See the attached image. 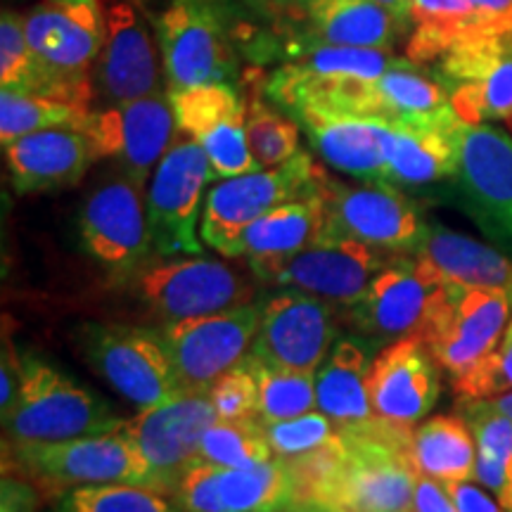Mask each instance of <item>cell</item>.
<instances>
[{
    "instance_id": "6da1fadb",
    "label": "cell",
    "mask_w": 512,
    "mask_h": 512,
    "mask_svg": "<svg viewBox=\"0 0 512 512\" xmlns=\"http://www.w3.org/2000/svg\"><path fill=\"white\" fill-rule=\"evenodd\" d=\"M413 427L375 418L342 427L335 444L290 460L297 501L344 512H415L420 472L411 458Z\"/></svg>"
},
{
    "instance_id": "7a4b0ae2",
    "label": "cell",
    "mask_w": 512,
    "mask_h": 512,
    "mask_svg": "<svg viewBox=\"0 0 512 512\" xmlns=\"http://www.w3.org/2000/svg\"><path fill=\"white\" fill-rule=\"evenodd\" d=\"M24 31L38 67L36 95L91 107L105 43L102 0H38L24 12Z\"/></svg>"
},
{
    "instance_id": "3957f363",
    "label": "cell",
    "mask_w": 512,
    "mask_h": 512,
    "mask_svg": "<svg viewBox=\"0 0 512 512\" xmlns=\"http://www.w3.org/2000/svg\"><path fill=\"white\" fill-rule=\"evenodd\" d=\"M19 375L17 401L3 415L5 441L10 444H53L110 434L126 420L98 392L34 351L19 354Z\"/></svg>"
},
{
    "instance_id": "277c9868",
    "label": "cell",
    "mask_w": 512,
    "mask_h": 512,
    "mask_svg": "<svg viewBox=\"0 0 512 512\" xmlns=\"http://www.w3.org/2000/svg\"><path fill=\"white\" fill-rule=\"evenodd\" d=\"M3 458V472L29 479L43 498H55V501L76 486L91 484H136L159 491L155 470L143 453L119 432L53 441V444L5 441Z\"/></svg>"
},
{
    "instance_id": "5b68a950",
    "label": "cell",
    "mask_w": 512,
    "mask_h": 512,
    "mask_svg": "<svg viewBox=\"0 0 512 512\" xmlns=\"http://www.w3.org/2000/svg\"><path fill=\"white\" fill-rule=\"evenodd\" d=\"M155 31L166 91L238 79V12L230 0H166Z\"/></svg>"
},
{
    "instance_id": "8992f818",
    "label": "cell",
    "mask_w": 512,
    "mask_h": 512,
    "mask_svg": "<svg viewBox=\"0 0 512 512\" xmlns=\"http://www.w3.org/2000/svg\"><path fill=\"white\" fill-rule=\"evenodd\" d=\"M328 178V171L304 150L273 169L223 178L207 192L204 202L200 230L204 245L235 259L242 233L256 219L280 204L320 192Z\"/></svg>"
},
{
    "instance_id": "52a82bcc",
    "label": "cell",
    "mask_w": 512,
    "mask_h": 512,
    "mask_svg": "<svg viewBox=\"0 0 512 512\" xmlns=\"http://www.w3.org/2000/svg\"><path fill=\"white\" fill-rule=\"evenodd\" d=\"M131 287L159 325L211 316L252 304L256 287L238 268L204 256L147 261L131 275Z\"/></svg>"
},
{
    "instance_id": "ba28073f",
    "label": "cell",
    "mask_w": 512,
    "mask_h": 512,
    "mask_svg": "<svg viewBox=\"0 0 512 512\" xmlns=\"http://www.w3.org/2000/svg\"><path fill=\"white\" fill-rule=\"evenodd\" d=\"M76 347L88 366L138 411L183 394L162 330L83 323L76 330Z\"/></svg>"
},
{
    "instance_id": "9c48e42d",
    "label": "cell",
    "mask_w": 512,
    "mask_h": 512,
    "mask_svg": "<svg viewBox=\"0 0 512 512\" xmlns=\"http://www.w3.org/2000/svg\"><path fill=\"white\" fill-rule=\"evenodd\" d=\"M325 226L318 245L358 242L384 254H413L427 221L411 197L392 183L347 185L328 178Z\"/></svg>"
},
{
    "instance_id": "30bf717a",
    "label": "cell",
    "mask_w": 512,
    "mask_h": 512,
    "mask_svg": "<svg viewBox=\"0 0 512 512\" xmlns=\"http://www.w3.org/2000/svg\"><path fill=\"white\" fill-rule=\"evenodd\" d=\"M79 238L100 268L114 278H131L155 252L143 185L119 169L102 176L81 202Z\"/></svg>"
},
{
    "instance_id": "8fae6325",
    "label": "cell",
    "mask_w": 512,
    "mask_h": 512,
    "mask_svg": "<svg viewBox=\"0 0 512 512\" xmlns=\"http://www.w3.org/2000/svg\"><path fill=\"white\" fill-rule=\"evenodd\" d=\"M211 181L216 178L204 147L192 138H176L147 190V223L157 256L202 254L204 240L197 235V221Z\"/></svg>"
},
{
    "instance_id": "7c38bea8",
    "label": "cell",
    "mask_w": 512,
    "mask_h": 512,
    "mask_svg": "<svg viewBox=\"0 0 512 512\" xmlns=\"http://www.w3.org/2000/svg\"><path fill=\"white\" fill-rule=\"evenodd\" d=\"M392 256L358 242H335L285 256H254L249 259V268L261 283L313 294L344 311L366 294L368 285Z\"/></svg>"
},
{
    "instance_id": "4fadbf2b",
    "label": "cell",
    "mask_w": 512,
    "mask_h": 512,
    "mask_svg": "<svg viewBox=\"0 0 512 512\" xmlns=\"http://www.w3.org/2000/svg\"><path fill=\"white\" fill-rule=\"evenodd\" d=\"M458 155L451 181L460 207L486 238L512 256V138L491 124L463 121Z\"/></svg>"
},
{
    "instance_id": "5bb4252c",
    "label": "cell",
    "mask_w": 512,
    "mask_h": 512,
    "mask_svg": "<svg viewBox=\"0 0 512 512\" xmlns=\"http://www.w3.org/2000/svg\"><path fill=\"white\" fill-rule=\"evenodd\" d=\"M510 313L512 294L444 285L420 337L441 370L458 380L496 349Z\"/></svg>"
},
{
    "instance_id": "9a60e30c",
    "label": "cell",
    "mask_w": 512,
    "mask_h": 512,
    "mask_svg": "<svg viewBox=\"0 0 512 512\" xmlns=\"http://www.w3.org/2000/svg\"><path fill=\"white\" fill-rule=\"evenodd\" d=\"M444 285L418 264L413 254H394L384 264L366 294L354 306L339 311V320L354 335L387 347L396 339L422 335Z\"/></svg>"
},
{
    "instance_id": "2e32d148",
    "label": "cell",
    "mask_w": 512,
    "mask_h": 512,
    "mask_svg": "<svg viewBox=\"0 0 512 512\" xmlns=\"http://www.w3.org/2000/svg\"><path fill=\"white\" fill-rule=\"evenodd\" d=\"M81 133L91 138L100 159H112L114 169L145 188L157 164L176 143L178 126L169 95L157 93L91 110Z\"/></svg>"
},
{
    "instance_id": "e0dca14e",
    "label": "cell",
    "mask_w": 512,
    "mask_h": 512,
    "mask_svg": "<svg viewBox=\"0 0 512 512\" xmlns=\"http://www.w3.org/2000/svg\"><path fill=\"white\" fill-rule=\"evenodd\" d=\"M339 311L325 299L285 290L261 302L259 330L249 354L266 366L292 373H318L335 347Z\"/></svg>"
},
{
    "instance_id": "ac0fdd59",
    "label": "cell",
    "mask_w": 512,
    "mask_h": 512,
    "mask_svg": "<svg viewBox=\"0 0 512 512\" xmlns=\"http://www.w3.org/2000/svg\"><path fill=\"white\" fill-rule=\"evenodd\" d=\"M259 320L261 304H245L233 311L164 325L162 337L181 392H209L226 370L238 366L252 349Z\"/></svg>"
},
{
    "instance_id": "d6986e66",
    "label": "cell",
    "mask_w": 512,
    "mask_h": 512,
    "mask_svg": "<svg viewBox=\"0 0 512 512\" xmlns=\"http://www.w3.org/2000/svg\"><path fill=\"white\" fill-rule=\"evenodd\" d=\"M216 420L219 415L209 392L178 394L176 399L126 418L117 432L143 453L155 470L159 491L174 498L178 482L200 460L204 432Z\"/></svg>"
},
{
    "instance_id": "ffe728a7",
    "label": "cell",
    "mask_w": 512,
    "mask_h": 512,
    "mask_svg": "<svg viewBox=\"0 0 512 512\" xmlns=\"http://www.w3.org/2000/svg\"><path fill=\"white\" fill-rule=\"evenodd\" d=\"M166 95L178 133L204 147L214 178L223 181L261 171L247 143V102L235 83H202Z\"/></svg>"
},
{
    "instance_id": "44dd1931",
    "label": "cell",
    "mask_w": 512,
    "mask_h": 512,
    "mask_svg": "<svg viewBox=\"0 0 512 512\" xmlns=\"http://www.w3.org/2000/svg\"><path fill=\"white\" fill-rule=\"evenodd\" d=\"M105 43L95 64V98L121 105L164 93V62L159 43L131 0H102Z\"/></svg>"
},
{
    "instance_id": "7402d4cb",
    "label": "cell",
    "mask_w": 512,
    "mask_h": 512,
    "mask_svg": "<svg viewBox=\"0 0 512 512\" xmlns=\"http://www.w3.org/2000/svg\"><path fill=\"white\" fill-rule=\"evenodd\" d=\"M434 64V74L465 124L512 117V34L470 38Z\"/></svg>"
},
{
    "instance_id": "603a6c76",
    "label": "cell",
    "mask_w": 512,
    "mask_h": 512,
    "mask_svg": "<svg viewBox=\"0 0 512 512\" xmlns=\"http://www.w3.org/2000/svg\"><path fill=\"white\" fill-rule=\"evenodd\" d=\"M377 418L413 427L425 420L441 396V366L425 339H396L375 356L368 380Z\"/></svg>"
},
{
    "instance_id": "cb8c5ba5",
    "label": "cell",
    "mask_w": 512,
    "mask_h": 512,
    "mask_svg": "<svg viewBox=\"0 0 512 512\" xmlns=\"http://www.w3.org/2000/svg\"><path fill=\"white\" fill-rule=\"evenodd\" d=\"M316 155L330 169L361 183H387L394 145L392 121L358 114L302 110L292 114Z\"/></svg>"
},
{
    "instance_id": "d4e9b609",
    "label": "cell",
    "mask_w": 512,
    "mask_h": 512,
    "mask_svg": "<svg viewBox=\"0 0 512 512\" xmlns=\"http://www.w3.org/2000/svg\"><path fill=\"white\" fill-rule=\"evenodd\" d=\"M3 152L17 195L76 188L100 159L91 138L74 128L29 133L5 145Z\"/></svg>"
},
{
    "instance_id": "484cf974",
    "label": "cell",
    "mask_w": 512,
    "mask_h": 512,
    "mask_svg": "<svg viewBox=\"0 0 512 512\" xmlns=\"http://www.w3.org/2000/svg\"><path fill=\"white\" fill-rule=\"evenodd\" d=\"M413 256L439 285L512 294V256L437 221H427Z\"/></svg>"
},
{
    "instance_id": "4316f807",
    "label": "cell",
    "mask_w": 512,
    "mask_h": 512,
    "mask_svg": "<svg viewBox=\"0 0 512 512\" xmlns=\"http://www.w3.org/2000/svg\"><path fill=\"white\" fill-rule=\"evenodd\" d=\"M453 110L451 95L418 62L399 57L382 76L368 81L358 98V117H375L392 124H425Z\"/></svg>"
},
{
    "instance_id": "83f0119b",
    "label": "cell",
    "mask_w": 512,
    "mask_h": 512,
    "mask_svg": "<svg viewBox=\"0 0 512 512\" xmlns=\"http://www.w3.org/2000/svg\"><path fill=\"white\" fill-rule=\"evenodd\" d=\"M463 119L456 110L425 124H394L387 183L396 188H425L451 181L458 171V128Z\"/></svg>"
},
{
    "instance_id": "f1b7e54d",
    "label": "cell",
    "mask_w": 512,
    "mask_h": 512,
    "mask_svg": "<svg viewBox=\"0 0 512 512\" xmlns=\"http://www.w3.org/2000/svg\"><path fill=\"white\" fill-rule=\"evenodd\" d=\"M313 46L392 50L411 34L394 12L375 0H309L304 10Z\"/></svg>"
},
{
    "instance_id": "f546056e",
    "label": "cell",
    "mask_w": 512,
    "mask_h": 512,
    "mask_svg": "<svg viewBox=\"0 0 512 512\" xmlns=\"http://www.w3.org/2000/svg\"><path fill=\"white\" fill-rule=\"evenodd\" d=\"M375 347L373 339L361 335L339 337L318 368V411L330 415L339 427L363 425L377 418L368 392Z\"/></svg>"
},
{
    "instance_id": "4dcf8cb0",
    "label": "cell",
    "mask_w": 512,
    "mask_h": 512,
    "mask_svg": "<svg viewBox=\"0 0 512 512\" xmlns=\"http://www.w3.org/2000/svg\"><path fill=\"white\" fill-rule=\"evenodd\" d=\"M323 192L325 188L313 192V195L299 197V200L280 204L261 219H256L242 233L235 259H240V256H247V259H254V256H285L318 245L325 226Z\"/></svg>"
},
{
    "instance_id": "1f68e13d",
    "label": "cell",
    "mask_w": 512,
    "mask_h": 512,
    "mask_svg": "<svg viewBox=\"0 0 512 512\" xmlns=\"http://www.w3.org/2000/svg\"><path fill=\"white\" fill-rule=\"evenodd\" d=\"M411 458L420 475L437 482L475 479L477 441L460 415H434L413 430Z\"/></svg>"
},
{
    "instance_id": "d6a6232c",
    "label": "cell",
    "mask_w": 512,
    "mask_h": 512,
    "mask_svg": "<svg viewBox=\"0 0 512 512\" xmlns=\"http://www.w3.org/2000/svg\"><path fill=\"white\" fill-rule=\"evenodd\" d=\"M221 512H275L297 501V479L283 458L252 467H219L216 475Z\"/></svg>"
},
{
    "instance_id": "836d02e7",
    "label": "cell",
    "mask_w": 512,
    "mask_h": 512,
    "mask_svg": "<svg viewBox=\"0 0 512 512\" xmlns=\"http://www.w3.org/2000/svg\"><path fill=\"white\" fill-rule=\"evenodd\" d=\"M477 19L467 0H411V34L406 57L418 64L439 62L458 43L479 38Z\"/></svg>"
},
{
    "instance_id": "e575fe53",
    "label": "cell",
    "mask_w": 512,
    "mask_h": 512,
    "mask_svg": "<svg viewBox=\"0 0 512 512\" xmlns=\"http://www.w3.org/2000/svg\"><path fill=\"white\" fill-rule=\"evenodd\" d=\"M91 107L72 105L55 98H43L34 93L3 91L0 93V143L10 145L29 133L48 128H74L81 131Z\"/></svg>"
},
{
    "instance_id": "d590c367",
    "label": "cell",
    "mask_w": 512,
    "mask_h": 512,
    "mask_svg": "<svg viewBox=\"0 0 512 512\" xmlns=\"http://www.w3.org/2000/svg\"><path fill=\"white\" fill-rule=\"evenodd\" d=\"M245 361L259 384V420L264 425L316 411V373H292V370L271 368L252 354H247Z\"/></svg>"
},
{
    "instance_id": "8d00e7d4",
    "label": "cell",
    "mask_w": 512,
    "mask_h": 512,
    "mask_svg": "<svg viewBox=\"0 0 512 512\" xmlns=\"http://www.w3.org/2000/svg\"><path fill=\"white\" fill-rule=\"evenodd\" d=\"M273 458L261 420H216L204 432L202 463L216 467H252Z\"/></svg>"
},
{
    "instance_id": "74e56055",
    "label": "cell",
    "mask_w": 512,
    "mask_h": 512,
    "mask_svg": "<svg viewBox=\"0 0 512 512\" xmlns=\"http://www.w3.org/2000/svg\"><path fill=\"white\" fill-rule=\"evenodd\" d=\"M247 143L261 169L280 166L299 152V124L271 102L254 95L247 100Z\"/></svg>"
},
{
    "instance_id": "f35d334b",
    "label": "cell",
    "mask_w": 512,
    "mask_h": 512,
    "mask_svg": "<svg viewBox=\"0 0 512 512\" xmlns=\"http://www.w3.org/2000/svg\"><path fill=\"white\" fill-rule=\"evenodd\" d=\"M53 512H181L169 496L136 484L76 486L57 498Z\"/></svg>"
},
{
    "instance_id": "ab89813d",
    "label": "cell",
    "mask_w": 512,
    "mask_h": 512,
    "mask_svg": "<svg viewBox=\"0 0 512 512\" xmlns=\"http://www.w3.org/2000/svg\"><path fill=\"white\" fill-rule=\"evenodd\" d=\"M266 437L275 458L299 460L335 444L342 437V427L323 411H311L290 420L266 422Z\"/></svg>"
},
{
    "instance_id": "60d3db41",
    "label": "cell",
    "mask_w": 512,
    "mask_h": 512,
    "mask_svg": "<svg viewBox=\"0 0 512 512\" xmlns=\"http://www.w3.org/2000/svg\"><path fill=\"white\" fill-rule=\"evenodd\" d=\"M0 86L3 91L34 95L38 88V67L24 31V15L10 8L0 15Z\"/></svg>"
},
{
    "instance_id": "b9f144b4",
    "label": "cell",
    "mask_w": 512,
    "mask_h": 512,
    "mask_svg": "<svg viewBox=\"0 0 512 512\" xmlns=\"http://www.w3.org/2000/svg\"><path fill=\"white\" fill-rule=\"evenodd\" d=\"M453 392H456L458 401L494 399L498 394L512 392V318L505 325L496 349L482 363H477L470 373L453 380Z\"/></svg>"
},
{
    "instance_id": "7bdbcfd3",
    "label": "cell",
    "mask_w": 512,
    "mask_h": 512,
    "mask_svg": "<svg viewBox=\"0 0 512 512\" xmlns=\"http://www.w3.org/2000/svg\"><path fill=\"white\" fill-rule=\"evenodd\" d=\"M209 399L219 420H259V384L245 358L211 384Z\"/></svg>"
},
{
    "instance_id": "ee69618b",
    "label": "cell",
    "mask_w": 512,
    "mask_h": 512,
    "mask_svg": "<svg viewBox=\"0 0 512 512\" xmlns=\"http://www.w3.org/2000/svg\"><path fill=\"white\" fill-rule=\"evenodd\" d=\"M43 494L29 479L3 472L0 482V512H36Z\"/></svg>"
},
{
    "instance_id": "f6af8a7d",
    "label": "cell",
    "mask_w": 512,
    "mask_h": 512,
    "mask_svg": "<svg viewBox=\"0 0 512 512\" xmlns=\"http://www.w3.org/2000/svg\"><path fill=\"white\" fill-rule=\"evenodd\" d=\"M482 36L512 34V0H467Z\"/></svg>"
},
{
    "instance_id": "bcb514c9",
    "label": "cell",
    "mask_w": 512,
    "mask_h": 512,
    "mask_svg": "<svg viewBox=\"0 0 512 512\" xmlns=\"http://www.w3.org/2000/svg\"><path fill=\"white\" fill-rule=\"evenodd\" d=\"M444 486L448 496L456 503L458 512H508L501 505V501H498L489 489H484L482 484L475 482V479H467V482H448Z\"/></svg>"
},
{
    "instance_id": "7dc6e473",
    "label": "cell",
    "mask_w": 512,
    "mask_h": 512,
    "mask_svg": "<svg viewBox=\"0 0 512 512\" xmlns=\"http://www.w3.org/2000/svg\"><path fill=\"white\" fill-rule=\"evenodd\" d=\"M415 512H458L453 498L448 496L444 482L437 479L418 475V484H415Z\"/></svg>"
},
{
    "instance_id": "c3c4849f",
    "label": "cell",
    "mask_w": 512,
    "mask_h": 512,
    "mask_svg": "<svg viewBox=\"0 0 512 512\" xmlns=\"http://www.w3.org/2000/svg\"><path fill=\"white\" fill-rule=\"evenodd\" d=\"M19 384H22V375H19V354L5 342L3 347V368H0V418L10 413L15 406Z\"/></svg>"
},
{
    "instance_id": "681fc988",
    "label": "cell",
    "mask_w": 512,
    "mask_h": 512,
    "mask_svg": "<svg viewBox=\"0 0 512 512\" xmlns=\"http://www.w3.org/2000/svg\"><path fill=\"white\" fill-rule=\"evenodd\" d=\"M254 3L271 12H280V15H292V12L304 15L309 0H254Z\"/></svg>"
},
{
    "instance_id": "f907efd6",
    "label": "cell",
    "mask_w": 512,
    "mask_h": 512,
    "mask_svg": "<svg viewBox=\"0 0 512 512\" xmlns=\"http://www.w3.org/2000/svg\"><path fill=\"white\" fill-rule=\"evenodd\" d=\"M375 3H380L382 8L394 12L406 24H411V0H375Z\"/></svg>"
},
{
    "instance_id": "816d5d0a",
    "label": "cell",
    "mask_w": 512,
    "mask_h": 512,
    "mask_svg": "<svg viewBox=\"0 0 512 512\" xmlns=\"http://www.w3.org/2000/svg\"><path fill=\"white\" fill-rule=\"evenodd\" d=\"M489 403V408H494L496 413L505 415V418L512 420V392H505V394H498L494 399H484Z\"/></svg>"
},
{
    "instance_id": "f5cc1de1",
    "label": "cell",
    "mask_w": 512,
    "mask_h": 512,
    "mask_svg": "<svg viewBox=\"0 0 512 512\" xmlns=\"http://www.w3.org/2000/svg\"><path fill=\"white\" fill-rule=\"evenodd\" d=\"M290 510L292 512H344V510H335V508H328V505H318V503H292Z\"/></svg>"
},
{
    "instance_id": "db71d44e",
    "label": "cell",
    "mask_w": 512,
    "mask_h": 512,
    "mask_svg": "<svg viewBox=\"0 0 512 512\" xmlns=\"http://www.w3.org/2000/svg\"><path fill=\"white\" fill-rule=\"evenodd\" d=\"M508 126H510V131H512V117L508 119Z\"/></svg>"
},
{
    "instance_id": "11a10c76",
    "label": "cell",
    "mask_w": 512,
    "mask_h": 512,
    "mask_svg": "<svg viewBox=\"0 0 512 512\" xmlns=\"http://www.w3.org/2000/svg\"><path fill=\"white\" fill-rule=\"evenodd\" d=\"M275 512H292L290 508H287V510H275Z\"/></svg>"
}]
</instances>
